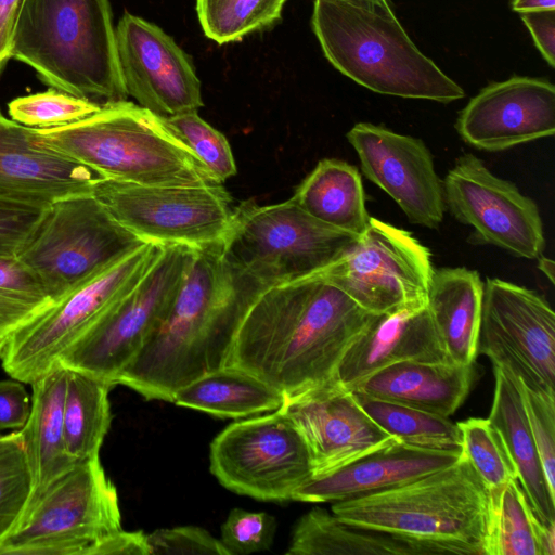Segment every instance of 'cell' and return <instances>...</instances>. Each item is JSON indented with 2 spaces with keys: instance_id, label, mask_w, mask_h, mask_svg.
I'll use <instances>...</instances> for the list:
<instances>
[{
  "instance_id": "25",
  "label": "cell",
  "mask_w": 555,
  "mask_h": 555,
  "mask_svg": "<svg viewBox=\"0 0 555 555\" xmlns=\"http://www.w3.org/2000/svg\"><path fill=\"white\" fill-rule=\"evenodd\" d=\"M67 379L68 369L56 362L30 384V413L20 429L33 481L26 511L50 483L77 463L67 455L64 447Z\"/></svg>"
},
{
  "instance_id": "31",
  "label": "cell",
  "mask_w": 555,
  "mask_h": 555,
  "mask_svg": "<svg viewBox=\"0 0 555 555\" xmlns=\"http://www.w3.org/2000/svg\"><path fill=\"white\" fill-rule=\"evenodd\" d=\"M114 385L68 369L64 404V447L74 461L99 456L112 421L108 392Z\"/></svg>"
},
{
  "instance_id": "12",
  "label": "cell",
  "mask_w": 555,
  "mask_h": 555,
  "mask_svg": "<svg viewBox=\"0 0 555 555\" xmlns=\"http://www.w3.org/2000/svg\"><path fill=\"white\" fill-rule=\"evenodd\" d=\"M91 193L125 229L159 245L220 244L233 210L220 183L150 185L100 178Z\"/></svg>"
},
{
  "instance_id": "20",
  "label": "cell",
  "mask_w": 555,
  "mask_h": 555,
  "mask_svg": "<svg viewBox=\"0 0 555 555\" xmlns=\"http://www.w3.org/2000/svg\"><path fill=\"white\" fill-rule=\"evenodd\" d=\"M455 129L467 144L489 152L552 137L555 86L524 76L492 82L460 112Z\"/></svg>"
},
{
  "instance_id": "35",
  "label": "cell",
  "mask_w": 555,
  "mask_h": 555,
  "mask_svg": "<svg viewBox=\"0 0 555 555\" xmlns=\"http://www.w3.org/2000/svg\"><path fill=\"white\" fill-rule=\"evenodd\" d=\"M54 301L16 258L0 259V341Z\"/></svg>"
},
{
  "instance_id": "14",
  "label": "cell",
  "mask_w": 555,
  "mask_h": 555,
  "mask_svg": "<svg viewBox=\"0 0 555 555\" xmlns=\"http://www.w3.org/2000/svg\"><path fill=\"white\" fill-rule=\"evenodd\" d=\"M210 472L228 490L262 501H287L312 477L307 446L279 409L232 423L210 443Z\"/></svg>"
},
{
  "instance_id": "22",
  "label": "cell",
  "mask_w": 555,
  "mask_h": 555,
  "mask_svg": "<svg viewBox=\"0 0 555 555\" xmlns=\"http://www.w3.org/2000/svg\"><path fill=\"white\" fill-rule=\"evenodd\" d=\"M463 452L408 446L393 440L339 468L312 477L292 500L338 502L393 488L456 463Z\"/></svg>"
},
{
  "instance_id": "6",
  "label": "cell",
  "mask_w": 555,
  "mask_h": 555,
  "mask_svg": "<svg viewBox=\"0 0 555 555\" xmlns=\"http://www.w3.org/2000/svg\"><path fill=\"white\" fill-rule=\"evenodd\" d=\"M488 503V490L462 455L403 485L335 502L332 513L352 525L485 555Z\"/></svg>"
},
{
  "instance_id": "11",
  "label": "cell",
  "mask_w": 555,
  "mask_h": 555,
  "mask_svg": "<svg viewBox=\"0 0 555 555\" xmlns=\"http://www.w3.org/2000/svg\"><path fill=\"white\" fill-rule=\"evenodd\" d=\"M195 248L163 245L140 282L112 307L57 362L112 385L140 351L169 309Z\"/></svg>"
},
{
  "instance_id": "29",
  "label": "cell",
  "mask_w": 555,
  "mask_h": 555,
  "mask_svg": "<svg viewBox=\"0 0 555 555\" xmlns=\"http://www.w3.org/2000/svg\"><path fill=\"white\" fill-rule=\"evenodd\" d=\"M291 198L319 221L358 236L370 222L360 172L340 159L320 160Z\"/></svg>"
},
{
  "instance_id": "33",
  "label": "cell",
  "mask_w": 555,
  "mask_h": 555,
  "mask_svg": "<svg viewBox=\"0 0 555 555\" xmlns=\"http://www.w3.org/2000/svg\"><path fill=\"white\" fill-rule=\"evenodd\" d=\"M485 555H541L539 520L517 479L488 490Z\"/></svg>"
},
{
  "instance_id": "2",
  "label": "cell",
  "mask_w": 555,
  "mask_h": 555,
  "mask_svg": "<svg viewBox=\"0 0 555 555\" xmlns=\"http://www.w3.org/2000/svg\"><path fill=\"white\" fill-rule=\"evenodd\" d=\"M264 287L229 263L219 244L195 248L169 309L117 384L172 402L182 387L225 365L242 320Z\"/></svg>"
},
{
  "instance_id": "42",
  "label": "cell",
  "mask_w": 555,
  "mask_h": 555,
  "mask_svg": "<svg viewBox=\"0 0 555 555\" xmlns=\"http://www.w3.org/2000/svg\"><path fill=\"white\" fill-rule=\"evenodd\" d=\"M150 555H230L222 542L195 526L163 528L146 534Z\"/></svg>"
},
{
  "instance_id": "36",
  "label": "cell",
  "mask_w": 555,
  "mask_h": 555,
  "mask_svg": "<svg viewBox=\"0 0 555 555\" xmlns=\"http://www.w3.org/2000/svg\"><path fill=\"white\" fill-rule=\"evenodd\" d=\"M463 455L487 490L517 479V472L506 447L489 418H467L457 423Z\"/></svg>"
},
{
  "instance_id": "17",
  "label": "cell",
  "mask_w": 555,
  "mask_h": 555,
  "mask_svg": "<svg viewBox=\"0 0 555 555\" xmlns=\"http://www.w3.org/2000/svg\"><path fill=\"white\" fill-rule=\"evenodd\" d=\"M115 38L125 90L138 105L165 118L204 105L191 57L162 28L125 12Z\"/></svg>"
},
{
  "instance_id": "19",
  "label": "cell",
  "mask_w": 555,
  "mask_h": 555,
  "mask_svg": "<svg viewBox=\"0 0 555 555\" xmlns=\"http://www.w3.org/2000/svg\"><path fill=\"white\" fill-rule=\"evenodd\" d=\"M301 435L320 477L397 440L360 406L353 392L337 380L285 396L279 409ZM311 477V478H312Z\"/></svg>"
},
{
  "instance_id": "13",
  "label": "cell",
  "mask_w": 555,
  "mask_h": 555,
  "mask_svg": "<svg viewBox=\"0 0 555 555\" xmlns=\"http://www.w3.org/2000/svg\"><path fill=\"white\" fill-rule=\"evenodd\" d=\"M430 256L409 231L371 217L356 243L317 273L364 310L391 313L427 305Z\"/></svg>"
},
{
  "instance_id": "38",
  "label": "cell",
  "mask_w": 555,
  "mask_h": 555,
  "mask_svg": "<svg viewBox=\"0 0 555 555\" xmlns=\"http://www.w3.org/2000/svg\"><path fill=\"white\" fill-rule=\"evenodd\" d=\"M100 107V104L53 88L16 98L8 105L12 120L37 129L63 127L79 121Z\"/></svg>"
},
{
  "instance_id": "39",
  "label": "cell",
  "mask_w": 555,
  "mask_h": 555,
  "mask_svg": "<svg viewBox=\"0 0 555 555\" xmlns=\"http://www.w3.org/2000/svg\"><path fill=\"white\" fill-rule=\"evenodd\" d=\"M33 489L23 441L0 452V541L21 521Z\"/></svg>"
},
{
  "instance_id": "28",
  "label": "cell",
  "mask_w": 555,
  "mask_h": 555,
  "mask_svg": "<svg viewBox=\"0 0 555 555\" xmlns=\"http://www.w3.org/2000/svg\"><path fill=\"white\" fill-rule=\"evenodd\" d=\"M482 294L477 271L465 267L434 270L427 306L452 363L470 365L478 356Z\"/></svg>"
},
{
  "instance_id": "40",
  "label": "cell",
  "mask_w": 555,
  "mask_h": 555,
  "mask_svg": "<svg viewBox=\"0 0 555 555\" xmlns=\"http://www.w3.org/2000/svg\"><path fill=\"white\" fill-rule=\"evenodd\" d=\"M518 382L544 475L555 491V395L531 389Z\"/></svg>"
},
{
  "instance_id": "4",
  "label": "cell",
  "mask_w": 555,
  "mask_h": 555,
  "mask_svg": "<svg viewBox=\"0 0 555 555\" xmlns=\"http://www.w3.org/2000/svg\"><path fill=\"white\" fill-rule=\"evenodd\" d=\"M33 139L86 165L104 179L150 185L217 183L164 117L124 100Z\"/></svg>"
},
{
  "instance_id": "10",
  "label": "cell",
  "mask_w": 555,
  "mask_h": 555,
  "mask_svg": "<svg viewBox=\"0 0 555 555\" xmlns=\"http://www.w3.org/2000/svg\"><path fill=\"white\" fill-rule=\"evenodd\" d=\"M121 529L117 490L99 456L56 478L0 541V555H87Z\"/></svg>"
},
{
  "instance_id": "41",
  "label": "cell",
  "mask_w": 555,
  "mask_h": 555,
  "mask_svg": "<svg viewBox=\"0 0 555 555\" xmlns=\"http://www.w3.org/2000/svg\"><path fill=\"white\" fill-rule=\"evenodd\" d=\"M275 528V519L268 513L233 508L221 526L220 541L230 555L261 552L271 546Z\"/></svg>"
},
{
  "instance_id": "24",
  "label": "cell",
  "mask_w": 555,
  "mask_h": 555,
  "mask_svg": "<svg viewBox=\"0 0 555 555\" xmlns=\"http://www.w3.org/2000/svg\"><path fill=\"white\" fill-rule=\"evenodd\" d=\"M474 378L473 364L405 361L374 372L350 390L449 417L466 399Z\"/></svg>"
},
{
  "instance_id": "48",
  "label": "cell",
  "mask_w": 555,
  "mask_h": 555,
  "mask_svg": "<svg viewBox=\"0 0 555 555\" xmlns=\"http://www.w3.org/2000/svg\"><path fill=\"white\" fill-rule=\"evenodd\" d=\"M511 7L513 11L518 13L553 10L555 9V0H512Z\"/></svg>"
},
{
  "instance_id": "49",
  "label": "cell",
  "mask_w": 555,
  "mask_h": 555,
  "mask_svg": "<svg viewBox=\"0 0 555 555\" xmlns=\"http://www.w3.org/2000/svg\"><path fill=\"white\" fill-rule=\"evenodd\" d=\"M537 260L539 270L546 275L551 283H554V261L543 255Z\"/></svg>"
},
{
  "instance_id": "43",
  "label": "cell",
  "mask_w": 555,
  "mask_h": 555,
  "mask_svg": "<svg viewBox=\"0 0 555 555\" xmlns=\"http://www.w3.org/2000/svg\"><path fill=\"white\" fill-rule=\"evenodd\" d=\"M46 208L0 198V259L16 258Z\"/></svg>"
},
{
  "instance_id": "37",
  "label": "cell",
  "mask_w": 555,
  "mask_h": 555,
  "mask_svg": "<svg viewBox=\"0 0 555 555\" xmlns=\"http://www.w3.org/2000/svg\"><path fill=\"white\" fill-rule=\"evenodd\" d=\"M165 121L217 183L222 184L236 175L235 159L227 138L201 118L197 111L166 117Z\"/></svg>"
},
{
  "instance_id": "9",
  "label": "cell",
  "mask_w": 555,
  "mask_h": 555,
  "mask_svg": "<svg viewBox=\"0 0 555 555\" xmlns=\"http://www.w3.org/2000/svg\"><path fill=\"white\" fill-rule=\"evenodd\" d=\"M162 248L141 244L15 331L1 357L4 371L29 385L42 376L140 282Z\"/></svg>"
},
{
  "instance_id": "50",
  "label": "cell",
  "mask_w": 555,
  "mask_h": 555,
  "mask_svg": "<svg viewBox=\"0 0 555 555\" xmlns=\"http://www.w3.org/2000/svg\"><path fill=\"white\" fill-rule=\"evenodd\" d=\"M23 441L21 431L0 435V452Z\"/></svg>"
},
{
  "instance_id": "44",
  "label": "cell",
  "mask_w": 555,
  "mask_h": 555,
  "mask_svg": "<svg viewBox=\"0 0 555 555\" xmlns=\"http://www.w3.org/2000/svg\"><path fill=\"white\" fill-rule=\"evenodd\" d=\"M30 413V397L22 382L0 380V430L21 429Z\"/></svg>"
},
{
  "instance_id": "34",
  "label": "cell",
  "mask_w": 555,
  "mask_h": 555,
  "mask_svg": "<svg viewBox=\"0 0 555 555\" xmlns=\"http://www.w3.org/2000/svg\"><path fill=\"white\" fill-rule=\"evenodd\" d=\"M287 0H196V12L205 36L218 44L274 26Z\"/></svg>"
},
{
  "instance_id": "51",
  "label": "cell",
  "mask_w": 555,
  "mask_h": 555,
  "mask_svg": "<svg viewBox=\"0 0 555 555\" xmlns=\"http://www.w3.org/2000/svg\"><path fill=\"white\" fill-rule=\"evenodd\" d=\"M350 4L367 8V9H375L380 7H390L388 3V0H340Z\"/></svg>"
},
{
  "instance_id": "27",
  "label": "cell",
  "mask_w": 555,
  "mask_h": 555,
  "mask_svg": "<svg viewBox=\"0 0 555 555\" xmlns=\"http://www.w3.org/2000/svg\"><path fill=\"white\" fill-rule=\"evenodd\" d=\"M495 387L489 421L499 431L517 472V481L537 519L555 524V491L544 475L528 423L518 378L494 367Z\"/></svg>"
},
{
  "instance_id": "1",
  "label": "cell",
  "mask_w": 555,
  "mask_h": 555,
  "mask_svg": "<svg viewBox=\"0 0 555 555\" xmlns=\"http://www.w3.org/2000/svg\"><path fill=\"white\" fill-rule=\"evenodd\" d=\"M374 315L319 273L266 286L245 313L225 365L285 396L326 385Z\"/></svg>"
},
{
  "instance_id": "8",
  "label": "cell",
  "mask_w": 555,
  "mask_h": 555,
  "mask_svg": "<svg viewBox=\"0 0 555 555\" xmlns=\"http://www.w3.org/2000/svg\"><path fill=\"white\" fill-rule=\"evenodd\" d=\"M143 243L87 193L47 207L16 259L56 302Z\"/></svg>"
},
{
  "instance_id": "18",
  "label": "cell",
  "mask_w": 555,
  "mask_h": 555,
  "mask_svg": "<svg viewBox=\"0 0 555 555\" xmlns=\"http://www.w3.org/2000/svg\"><path fill=\"white\" fill-rule=\"evenodd\" d=\"M346 138L364 176L398 204L411 223L439 227L446 210L442 181L421 139L370 122L356 124Z\"/></svg>"
},
{
  "instance_id": "15",
  "label": "cell",
  "mask_w": 555,
  "mask_h": 555,
  "mask_svg": "<svg viewBox=\"0 0 555 555\" xmlns=\"http://www.w3.org/2000/svg\"><path fill=\"white\" fill-rule=\"evenodd\" d=\"M477 353L527 387L555 395V313L534 291L500 279L483 283Z\"/></svg>"
},
{
  "instance_id": "16",
  "label": "cell",
  "mask_w": 555,
  "mask_h": 555,
  "mask_svg": "<svg viewBox=\"0 0 555 555\" xmlns=\"http://www.w3.org/2000/svg\"><path fill=\"white\" fill-rule=\"evenodd\" d=\"M442 190L444 205L459 222L474 229L476 242L526 259L543 255L545 237L535 202L493 175L480 158L460 156Z\"/></svg>"
},
{
  "instance_id": "3",
  "label": "cell",
  "mask_w": 555,
  "mask_h": 555,
  "mask_svg": "<svg viewBox=\"0 0 555 555\" xmlns=\"http://www.w3.org/2000/svg\"><path fill=\"white\" fill-rule=\"evenodd\" d=\"M10 56L70 95L100 105L128 98L108 0H23Z\"/></svg>"
},
{
  "instance_id": "30",
  "label": "cell",
  "mask_w": 555,
  "mask_h": 555,
  "mask_svg": "<svg viewBox=\"0 0 555 555\" xmlns=\"http://www.w3.org/2000/svg\"><path fill=\"white\" fill-rule=\"evenodd\" d=\"M284 398L254 375L224 365L182 387L172 402L220 418H240L276 411Z\"/></svg>"
},
{
  "instance_id": "45",
  "label": "cell",
  "mask_w": 555,
  "mask_h": 555,
  "mask_svg": "<svg viewBox=\"0 0 555 555\" xmlns=\"http://www.w3.org/2000/svg\"><path fill=\"white\" fill-rule=\"evenodd\" d=\"M533 42L546 61L555 67V9L519 13Z\"/></svg>"
},
{
  "instance_id": "32",
  "label": "cell",
  "mask_w": 555,
  "mask_h": 555,
  "mask_svg": "<svg viewBox=\"0 0 555 555\" xmlns=\"http://www.w3.org/2000/svg\"><path fill=\"white\" fill-rule=\"evenodd\" d=\"M351 391L366 414L398 441L423 449L463 452L461 430L449 417Z\"/></svg>"
},
{
  "instance_id": "26",
  "label": "cell",
  "mask_w": 555,
  "mask_h": 555,
  "mask_svg": "<svg viewBox=\"0 0 555 555\" xmlns=\"http://www.w3.org/2000/svg\"><path fill=\"white\" fill-rule=\"evenodd\" d=\"M288 555H442L464 554L453 545L416 540L346 522L314 507L294 527Z\"/></svg>"
},
{
  "instance_id": "47",
  "label": "cell",
  "mask_w": 555,
  "mask_h": 555,
  "mask_svg": "<svg viewBox=\"0 0 555 555\" xmlns=\"http://www.w3.org/2000/svg\"><path fill=\"white\" fill-rule=\"evenodd\" d=\"M23 0H0V72L11 59L14 25Z\"/></svg>"
},
{
  "instance_id": "7",
  "label": "cell",
  "mask_w": 555,
  "mask_h": 555,
  "mask_svg": "<svg viewBox=\"0 0 555 555\" xmlns=\"http://www.w3.org/2000/svg\"><path fill=\"white\" fill-rule=\"evenodd\" d=\"M358 237L319 221L292 198L270 205L246 201L232 210L219 248L229 263L270 286L323 270Z\"/></svg>"
},
{
  "instance_id": "23",
  "label": "cell",
  "mask_w": 555,
  "mask_h": 555,
  "mask_svg": "<svg viewBox=\"0 0 555 555\" xmlns=\"http://www.w3.org/2000/svg\"><path fill=\"white\" fill-rule=\"evenodd\" d=\"M405 361L450 362L427 305L375 314L345 353L336 380L350 389L374 372Z\"/></svg>"
},
{
  "instance_id": "5",
  "label": "cell",
  "mask_w": 555,
  "mask_h": 555,
  "mask_svg": "<svg viewBox=\"0 0 555 555\" xmlns=\"http://www.w3.org/2000/svg\"><path fill=\"white\" fill-rule=\"evenodd\" d=\"M311 26L328 62L371 91L440 103L465 95L420 51L390 7L367 9L340 0H314Z\"/></svg>"
},
{
  "instance_id": "46",
  "label": "cell",
  "mask_w": 555,
  "mask_h": 555,
  "mask_svg": "<svg viewBox=\"0 0 555 555\" xmlns=\"http://www.w3.org/2000/svg\"><path fill=\"white\" fill-rule=\"evenodd\" d=\"M87 555H150V550L143 531L120 529L98 541Z\"/></svg>"
},
{
  "instance_id": "21",
  "label": "cell",
  "mask_w": 555,
  "mask_h": 555,
  "mask_svg": "<svg viewBox=\"0 0 555 555\" xmlns=\"http://www.w3.org/2000/svg\"><path fill=\"white\" fill-rule=\"evenodd\" d=\"M98 172L52 149L38 145L33 128L0 111V198L38 207L92 192Z\"/></svg>"
}]
</instances>
